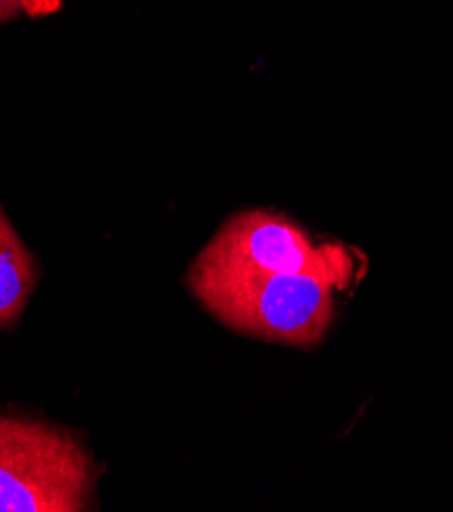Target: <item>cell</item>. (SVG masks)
Segmentation results:
<instances>
[{
    "instance_id": "6da1fadb",
    "label": "cell",
    "mask_w": 453,
    "mask_h": 512,
    "mask_svg": "<svg viewBox=\"0 0 453 512\" xmlns=\"http://www.w3.org/2000/svg\"><path fill=\"white\" fill-rule=\"evenodd\" d=\"M190 286L235 331L290 345H315L333 319V278L311 274L209 272L192 268ZM341 288V286H339Z\"/></svg>"
},
{
    "instance_id": "3957f363",
    "label": "cell",
    "mask_w": 453,
    "mask_h": 512,
    "mask_svg": "<svg viewBox=\"0 0 453 512\" xmlns=\"http://www.w3.org/2000/svg\"><path fill=\"white\" fill-rule=\"evenodd\" d=\"M192 268L209 272L311 274L345 286L354 260L343 245L315 247L298 225L268 211H249L231 219L198 255Z\"/></svg>"
},
{
    "instance_id": "5b68a950",
    "label": "cell",
    "mask_w": 453,
    "mask_h": 512,
    "mask_svg": "<svg viewBox=\"0 0 453 512\" xmlns=\"http://www.w3.org/2000/svg\"><path fill=\"white\" fill-rule=\"evenodd\" d=\"M25 3V0H0V21L15 15V11Z\"/></svg>"
},
{
    "instance_id": "277c9868",
    "label": "cell",
    "mask_w": 453,
    "mask_h": 512,
    "mask_svg": "<svg viewBox=\"0 0 453 512\" xmlns=\"http://www.w3.org/2000/svg\"><path fill=\"white\" fill-rule=\"evenodd\" d=\"M37 284L33 255L0 209V329H11Z\"/></svg>"
},
{
    "instance_id": "7a4b0ae2",
    "label": "cell",
    "mask_w": 453,
    "mask_h": 512,
    "mask_svg": "<svg viewBox=\"0 0 453 512\" xmlns=\"http://www.w3.org/2000/svg\"><path fill=\"white\" fill-rule=\"evenodd\" d=\"M92 486V464L72 435L0 415V512H78Z\"/></svg>"
}]
</instances>
